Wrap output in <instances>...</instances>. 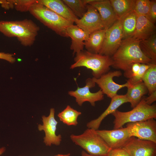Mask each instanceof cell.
I'll return each mask as SVG.
<instances>
[{
  "mask_svg": "<svg viewBox=\"0 0 156 156\" xmlns=\"http://www.w3.org/2000/svg\"><path fill=\"white\" fill-rule=\"evenodd\" d=\"M136 20L137 14L133 10L124 16L122 22L123 40L132 36L135 29Z\"/></svg>",
  "mask_w": 156,
  "mask_h": 156,
  "instance_id": "26",
  "label": "cell"
},
{
  "mask_svg": "<svg viewBox=\"0 0 156 156\" xmlns=\"http://www.w3.org/2000/svg\"><path fill=\"white\" fill-rule=\"evenodd\" d=\"M70 154L68 153L66 154H58L54 156H70Z\"/></svg>",
  "mask_w": 156,
  "mask_h": 156,
  "instance_id": "37",
  "label": "cell"
},
{
  "mask_svg": "<svg viewBox=\"0 0 156 156\" xmlns=\"http://www.w3.org/2000/svg\"><path fill=\"white\" fill-rule=\"evenodd\" d=\"M55 110L51 108L49 115L46 116H42V124L38 125V129L40 131H43L45 136L43 138V142L47 146L52 145L59 146L62 141V137L60 134L56 135V131L58 122L55 117Z\"/></svg>",
  "mask_w": 156,
  "mask_h": 156,
  "instance_id": "9",
  "label": "cell"
},
{
  "mask_svg": "<svg viewBox=\"0 0 156 156\" xmlns=\"http://www.w3.org/2000/svg\"><path fill=\"white\" fill-rule=\"evenodd\" d=\"M81 156H93L89 155L84 151H82L81 152Z\"/></svg>",
  "mask_w": 156,
  "mask_h": 156,
  "instance_id": "36",
  "label": "cell"
},
{
  "mask_svg": "<svg viewBox=\"0 0 156 156\" xmlns=\"http://www.w3.org/2000/svg\"><path fill=\"white\" fill-rule=\"evenodd\" d=\"M96 131L112 149L123 148L131 138L126 127L112 130Z\"/></svg>",
  "mask_w": 156,
  "mask_h": 156,
  "instance_id": "14",
  "label": "cell"
},
{
  "mask_svg": "<svg viewBox=\"0 0 156 156\" xmlns=\"http://www.w3.org/2000/svg\"><path fill=\"white\" fill-rule=\"evenodd\" d=\"M78 18H81L87 11L86 5L92 0H62Z\"/></svg>",
  "mask_w": 156,
  "mask_h": 156,
  "instance_id": "27",
  "label": "cell"
},
{
  "mask_svg": "<svg viewBox=\"0 0 156 156\" xmlns=\"http://www.w3.org/2000/svg\"><path fill=\"white\" fill-rule=\"evenodd\" d=\"M86 85L80 88L78 86L75 91L68 92V94L70 96L75 98L77 104L81 106L86 102H88L92 106H95V103L103 100L104 99V94L100 89L96 92L93 93L90 89L95 86V83L92 78H88L86 81Z\"/></svg>",
  "mask_w": 156,
  "mask_h": 156,
  "instance_id": "10",
  "label": "cell"
},
{
  "mask_svg": "<svg viewBox=\"0 0 156 156\" xmlns=\"http://www.w3.org/2000/svg\"><path fill=\"white\" fill-rule=\"evenodd\" d=\"M40 27L31 19L0 21V32L8 37H15L25 47L33 44Z\"/></svg>",
  "mask_w": 156,
  "mask_h": 156,
  "instance_id": "2",
  "label": "cell"
},
{
  "mask_svg": "<svg viewBox=\"0 0 156 156\" xmlns=\"http://www.w3.org/2000/svg\"><path fill=\"white\" fill-rule=\"evenodd\" d=\"M36 18L59 35L68 37L67 29L73 23L61 17L43 5L36 1L29 11Z\"/></svg>",
  "mask_w": 156,
  "mask_h": 156,
  "instance_id": "3",
  "label": "cell"
},
{
  "mask_svg": "<svg viewBox=\"0 0 156 156\" xmlns=\"http://www.w3.org/2000/svg\"><path fill=\"white\" fill-rule=\"evenodd\" d=\"M107 156H130L129 153L122 148L111 149Z\"/></svg>",
  "mask_w": 156,
  "mask_h": 156,
  "instance_id": "33",
  "label": "cell"
},
{
  "mask_svg": "<svg viewBox=\"0 0 156 156\" xmlns=\"http://www.w3.org/2000/svg\"><path fill=\"white\" fill-rule=\"evenodd\" d=\"M14 55L12 54L0 52V59L5 60L9 62L13 63L16 61L15 58L14 57Z\"/></svg>",
  "mask_w": 156,
  "mask_h": 156,
  "instance_id": "34",
  "label": "cell"
},
{
  "mask_svg": "<svg viewBox=\"0 0 156 156\" xmlns=\"http://www.w3.org/2000/svg\"><path fill=\"white\" fill-rule=\"evenodd\" d=\"M155 24L145 16L137 14L135 28L131 37L141 41L148 38L155 33Z\"/></svg>",
  "mask_w": 156,
  "mask_h": 156,
  "instance_id": "18",
  "label": "cell"
},
{
  "mask_svg": "<svg viewBox=\"0 0 156 156\" xmlns=\"http://www.w3.org/2000/svg\"><path fill=\"white\" fill-rule=\"evenodd\" d=\"M140 64L138 63L133 64L129 70L124 72V76L129 79L136 76L139 72Z\"/></svg>",
  "mask_w": 156,
  "mask_h": 156,
  "instance_id": "31",
  "label": "cell"
},
{
  "mask_svg": "<svg viewBox=\"0 0 156 156\" xmlns=\"http://www.w3.org/2000/svg\"><path fill=\"white\" fill-rule=\"evenodd\" d=\"M107 29H99L90 34L84 43L86 51L93 53H99L103 44Z\"/></svg>",
  "mask_w": 156,
  "mask_h": 156,
  "instance_id": "20",
  "label": "cell"
},
{
  "mask_svg": "<svg viewBox=\"0 0 156 156\" xmlns=\"http://www.w3.org/2000/svg\"><path fill=\"white\" fill-rule=\"evenodd\" d=\"M114 10L118 19L133 10L135 0H110Z\"/></svg>",
  "mask_w": 156,
  "mask_h": 156,
  "instance_id": "22",
  "label": "cell"
},
{
  "mask_svg": "<svg viewBox=\"0 0 156 156\" xmlns=\"http://www.w3.org/2000/svg\"><path fill=\"white\" fill-rule=\"evenodd\" d=\"M76 54L74 63L70 66V69L84 67L92 70L93 77L99 78L109 72L113 62L111 57L90 52L86 50L81 51Z\"/></svg>",
  "mask_w": 156,
  "mask_h": 156,
  "instance_id": "4",
  "label": "cell"
},
{
  "mask_svg": "<svg viewBox=\"0 0 156 156\" xmlns=\"http://www.w3.org/2000/svg\"><path fill=\"white\" fill-rule=\"evenodd\" d=\"M144 99L148 105H151L156 101V91L149 94L148 96L144 98Z\"/></svg>",
  "mask_w": 156,
  "mask_h": 156,
  "instance_id": "35",
  "label": "cell"
},
{
  "mask_svg": "<svg viewBox=\"0 0 156 156\" xmlns=\"http://www.w3.org/2000/svg\"><path fill=\"white\" fill-rule=\"evenodd\" d=\"M124 16L116 21L107 29L99 54L111 57L118 48L123 39L122 22Z\"/></svg>",
  "mask_w": 156,
  "mask_h": 156,
  "instance_id": "7",
  "label": "cell"
},
{
  "mask_svg": "<svg viewBox=\"0 0 156 156\" xmlns=\"http://www.w3.org/2000/svg\"><path fill=\"white\" fill-rule=\"evenodd\" d=\"M142 81L149 94L156 91V64H152L146 71Z\"/></svg>",
  "mask_w": 156,
  "mask_h": 156,
  "instance_id": "28",
  "label": "cell"
},
{
  "mask_svg": "<svg viewBox=\"0 0 156 156\" xmlns=\"http://www.w3.org/2000/svg\"><path fill=\"white\" fill-rule=\"evenodd\" d=\"M20 156H25L20 155Z\"/></svg>",
  "mask_w": 156,
  "mask_h": 156,
  "instance_id": "39",
  "label": "cell"
},
{
  "mask_svg": "<svg viewBox=\"0 0 156 156\" xmlns=\"http://www.w3.org/2000/svg\"><path fill=\"white\" fill-rule=\"evenodd\" d=\"M87 11L80 18L75 22L77 26L89 33L105 28L99 13L97 10L89 4L86 5Z\"/></svg>",
  "mask_w": 156,
  "mask_h": 156,
  "instance_id": "12",
  "label": "cell"
},
{
  "mask_svg": "<svg viewBox=\"0 0 156 156\" xmlns=\"http://www.w3.org/2000/svg\"><path fill=\"white\" fill-rule=\"evenodd\" d=\"M72 141L93 156H107L111 149L96 130L88 128L82 134H71Z\"/></svg>",
  "mask_w": 156,
  "mask_h": 156,
  "instance_id": "6",
  "label": "cell"
},
{
  "mask_svg": "<svg viewBox=\"0 0 156 156\" xmlns=\"http://www.w3.org/2000/svg\"><path fill=\"white\" fill-rule=\"evenodd\" d=\"M122 148L130 156H156V143L134 137Z\"/></svg>",
  "mask_w": 156,
  "mask_h": 156,
  "instance_id": "13",
  "label": "cell"
},
{
  "mask_svg": "<svg viewBox=\"0 0 156 156\" xmlns=\"http://www.w3.org/2000/svg\"><path fill=\"white\" fill-rule=\"evenodd\" d=\"M150 6L149 0H135L133 10L137 14L148 18Z\"/></svg>",
  "mask_w": 156,
  "mask_h": 156,
  "instance_id": "29",
  "label": "cell"
},
{
  "mask_svg": "<svg viewBox=\"0 0 156 156\" xmlns=\"http://www.w3.org/2000/svg\"><path fill=\"white\" fill-rule=\"evenodd\" d=\"M89 4L98 11L105 27L107 29L118 19L109 0H94Z\"/></svg>",
  "mask_w": 156,
  "mask_h": 156,
  "instance_id": "15",
  "label": "cell"
},
{
  "mask_svg": "<svg viewBox=\"0 0 156 156\" xmlns=\"http://www.w3.org/2000/svg\"><path fill=\"white\" fill-rule=\"evenodd\" d=\"M114 117V129L122 127L125 124L156 118V104L149 105L144 98L131 111L122 112L116 110L112 114Z\"/></svg>",
  "mask_w": 156,
  "mask_h": 156,
  "instance_id": "5",
  "label": "cell"
},
{
  "mask_svg": "<svg viewBox=\"0 0 156 156\" xmlns=\"http://www.w3.org/2000/svg\"><path fill=\"white\" fill-rule=\"evenodd\" d=\"M127 88V91L125 95L133 108L140 103L142 96L148 92L143 81L130 86Z\"/></svg>",
  "mask_w": 156,
  "mask_h": 156,
  "instance_id": "21",
  "label": "cell"
},
{
  "mask_svg": "<svg viewBox=\"0 0 156 156\" xmlns=\"http://www.w3.org/2000/svg\"><path fill=\"white\" fill-rule=\"evenodd\" d=\"M5 148L4 147L0 148V156L5 152Z\"/></svg>",
  "mask_w": 156,
  "mask_h": 156,
  "instance_id": "38",
  "label": "cell"
},
{
  "mask_svg": "<svg viewBox=\"0 0 156 156\" xmlns=\"http://www.w3.org/2000/svg\"><path fill=\"white\" fill-rule=\"evenodd\" d=\"M153 64H140L139 72L135 77L128 79L127 82L130 86L142 81V78L146 71L151 67Z\"/></svg>",
  "mask_w": 156,
  "mask_h": 156,
  "instance_id": "30",
  "label": "cell"
},
{
  "mask_svg": "<svg viewBox=\"0 0 156 156\" xmlns=\"http://www.w3.org/2000/svg\"><path fill=\"white\" fill-rule=\"evenodd\" d=\"M67 32L68 37L71 40L70 49L73 51L74 56L83 50L84 42L87 40L90 34L73 24L68 27Z\"/></svg>",
  "mask_w": 156,
  "mask_h": 156,
  "instance_id": "17",
  "label": "cell"
},
{
  "mask_svg": "<svg viewBox=\"0 0 156 156\" xmlns=\"http://www.w3.org/2000/svg\"><path fill=\"white\" fill-rule=\"evenodd\" d=\"M37 0H0V4L6 10L14 8L17 11L23 12L28 11L31 6Z\"/></svg>",
  "mask_w": 156,
  "mask_h": 156,
  "instance_id": "24",
  "label": "cell"
},
{
  "mask_svg": "<svg viewBox=\"0 0 156 156\" xmlns=\"http://www.w3.org/2000/svg\"><path fill=\"white\" fill-rule=\"evenodd\" d=\"M37 1L73 23L78 19L62 0H37Z\"/></svg>",
  "mask_w": 156,
  "mask_h": 156,
  "instance_id": "19",
  "label": "cell"
},
{
  "mask_svg": "<svg viewBox=\"0 0 156 156\" xmlns=\"http://www.w3.org/2000/svg\"><path fill=\"white\" fill-rule=\"evenodd\" d=\"M148 19L155 24L156 21V1H150V6Z\"/></svg>",
  "mask_w": 156,
  "mask_h": 156,
  "instance_id": "32",
  "label": "cell"
},
{
  "mask_svg": "<svg viewBox=\"0 0 156 156\" xmlns=\"http://www.w3.org/2000/svg\"><path fill=\"white\" fill-rule=\"evenodd\" d=\"M81 114V112L68 105L63 111L58 114L57 116L64 124L68 126H76L78 124V118Z\"/></svg>",
  "mask_w": 156,
  "mask_h": 156,
  "instance_id": "25",
  "label": "cell"
},
{
  "mask_svg": "<svg viewBox=\"0 0 156 156\" xmlns=\"http://www.w3.org/2000/svg\"><path fill=\"white\" fill-rule=\"evenodd\" d=\"M111 99L110 103L106 109L97 118L87 123L86 126L88 128L99 129L102 121L106 116L113 113L122 104L129 102L125 94H117Z\"/></svg>",
  "mask_w": 156,
  "mask_h": 156,
  "instance_id": "16",
  "label": "cell"
},
{
  "mask_svg": "<svg viewBox=\"0 0 156 156\" xmlns=\"http://www.w3.org/2000/svg\"><path fill=\"white\" fill-rule=\"evenodd\" d=\"M122 75L120 70L110 71L105 74L99 78L93 77V81L100 88L103 93L110 98L117 94V92L124 87L127 88L130 85L127 82L125 83L119 84L115 82L113 80L114 77H119Z\"/></svg>",
  "mask_w": 156,
  "mask_h": 156,
  "instance_id": "11",
  "label": "cell"
},
{
  "mask_svg": "<svg viewBox=\"0 0 156 156\" xmlns=\"http://www.w3.org/2000/svg\"><path fill=\"white\" fill-rule=\"evenodd\" d=\"M126 127L130 137L156 143V121L155 119L128 123Z\"/></svg>",
  "mask_w": 156,
  "mask_h": 156,
  "instance_id": "8",
  "label": "cell"
},
{
  "mask_svg": "<svg viewBox=\"0 0 156 156\" xmlns=\"http://www.w3.org/2000/svg\"><path fill=\"white\" fill-rule=\"evenodd\" d=\"M140 47L143 53L151 59L153 64H156V34L155 33L148 38L141 41Z\"/></svg>",
  "mask_w": 156,
  "mask_h": 156,
  "instance_id": "23",
  "label": "cell"
},
{
  "mask_svg": "<svg viewBox=\"0 0 156 156\" xmlns=\"http://www.w3.org/2000/svg\"><path fill=\"white\" fill-rule=\"evenodd\" d=\"M141 41L132 37L123 39L111 57L115 69L126 72L134 63L152 64L151 60L143 53L140 47Z\"/></svg>",
  "mask_w": 156,
  "mask_h": 156,
  "instance_id": "1",
  "label": "cell"
}]
</instances>
